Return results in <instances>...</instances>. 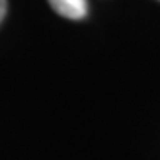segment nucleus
Returning <instances> with one entry per match:
<instances>
[{
	"mask_svg": "<svg viewBox=\"0 0 160 160\" xmlns=\"http://www.w3.org/2000/svg\"><path fill=\"white\" fill-rule=\"evenodd\" d=\"M53 11L69 20H80L87 14V0H48Z\"/></svg>",
	"mask_w": 160,
	"mask_h": 160,
	"instance_id": "nucleus-1",
	"label": "nucleus"
},
{
	"mask_svg": "<svg viewBox=\"0 0 160 160\" xmlns=\"http://www.w3.org/2000/svg\"><path fill=\"white\" fill-rule=\"evenodd\" d=\"M6 11H7V0H0V22L6 16Z\"/></svg>",
	"mask_w": 160,
	"mask_h": 160,
	"instance_id": "nucleus-2",
	"label": "nucleus"
}]
</instances>
